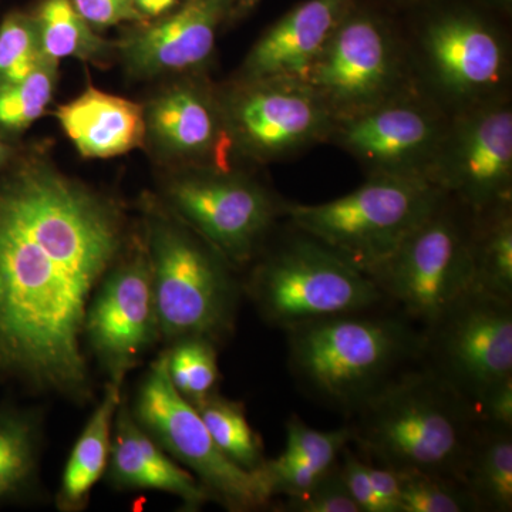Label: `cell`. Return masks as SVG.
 I'll return each instance as SVG.
<instances>
[{"label":"cell","mask_w":512,"mask_h":512,"mask_svg":"<svg viewBox=\"0 0 512 512\" xmlns=\"http://www.w3.org/2000/svg\"><path fill=\"white\" fill-rule=\"evenodd\" d=\"M119 208L43 164L0 183V367L84 399L87 309L119 261Z\"/></svg>","instance_id":"6da1fadb"},{"label":"cell","mask_w":512,"mask_h":512,"mask_svg":"<svg viewBox=\"0 0 512 512\" xmlns=\"http://www.w3.org/2000/svg\"><path fill=\"white\" fill-rule=\"evenodd\" d=\"M478 421L473 406L420 362L363 403L348 426L367 463L463 483Z\"/></svg>","instance_id":"7a4b0ae2"},{"label":"cell","mask_w":512,"mask_h":512,"mask_svg":"<svg viewBox=\"0 0 512 512\" xmlns=\"http://www.w3.org/2000/svg\"><path fill=\"white\" fill-rule=\"evenodd\" d=\"M416 89L448 116L512 97L510 20L476 0L397 10Z\"/></svg>","instance_id":"3957f363"},{"label":"cell","mask_w":512,"mask_h":512,"mask_svg":"<svg viewBox=\"0 0 512 512\" xmlns=\"http://www.w3.org/2000/svg\"><path fill=\"white\" fill-rule=\"evenodd\" d=\"M379 309L285 330L289 373L299 389L346 419L423 357V329Z\"/></svg>","instance_id":"277c9868"},{"label":"cell","mask_w":512,"mask_h":512,"mask_svg":"<svg viewBox=\"0 0 512 512\" xmlns=\"http://www.w3.org/2000/svg\"><path fill=\"white\" fill-rule=\"evenodd\" d=\"M248 266L242 291L268 325L282 330L386 305L369 275L288 220Z\"/></svg>","instance_id":"5b68a950"},{"label":"cell","mask_w":512,"mask_h":512,"mask_svg":"<svg viewBox=\"0 0 512 512\" xmlns=\"http://www.w3.org/2000/svg\"><path fill=\"white\" fill-rule=\"evenodd\" d=\"M147 248L160 335L228 339L242 291L231 262L180 218L154 222Z\"/></svg>","instance_id":"8992f818"},{"label":"cell","mask_w":512,"mask_h":512,"mask_svg":"<svg viewBox=\"0 0 512 512\" xmlns=\"http://www.w3.org/2000/svg\"><path fill=\"white\" fill-rule=\"evenodd\" d=\"M333 120L349 119L416 89L399 12L353 0L309 73Z\"/></svg>","instance_id":"52a82bcc"},{"label":"cell","mask_w":512,"mask_h":512,"mask_svg":"<svg viewBox=\"0 0 512 512\" xmlns=\"http://www.w3.org/2000/svg\"><path fill=\"white\" fill-rule=\"evenodd\" d=\"M474 224L476 214L443 192L426 220L367 275L386 303L424 329L473 286Z\"/></svg>","instance_id":"ba28073f"},{"label":"cell","mask_w":512,"mask_h":512,"mask_svg":"<svg viewBox=\"0 0 512 512\" xmlns=\"http://www.w3.org/2000/svg\"><path fill=\"white\" fill-rule=\"evenodd\" d=\"M441 195L426 180L365 178L359 188L336 200L288 201L285 220L367 274L426 220Z\"/></svg>","instance_id":"9c48e42d"},{"label":"cell","mask_w":512,"mask_h":512,"mask_svg":"<svg viewBox=\"0 0 512 512\" xmlns=\"http://www.w3.org/2000/svg\"><path fill=\"white\" fill-rule=\"evenodd\" d=\"M171 207L231 262L248 268L278 225L288 201L268 184L234 167H185L167 188Z\"/></svg>","instance_id":"30bf717a"},{"label":"cell","mask_w":512,"mask_h":512,"mask_svg":"<svg viewBox=\"0 0 512 512\" xmlns=\"http://www.w3.org/2000/svg\"><path fill=\"white\" fill-rule=\"evenodd\" d=\"M218 96L235 153L249 163H282L328 144L335 120L308 82L235 79Z\"/></svg>","instance_id":"8fae6325"},{"label":"cell","mask_w":512,"mask_h":512,"mask_svg":"<svg viewBox=\"0 0 512 512\" xmlns=\"http://www.w3.org/2000/svg\"><path fill=\"white\" fill-rule=\"evenodd\" d=\"M421 363L478 413L485 397L512 380V301L471 286L423 329ZM478 417V416H477Z\"/></svg>","instance_id":"7c38bea8"},{"label":"cell","mask_w":512,"mask_h":512,"mask_svg":"<svg viewBox=\"0 0 512 512\" xmlns=\"http://www.w3.org/2000/svg\"><path fill=\"white\" fill-rule=\"evenodd\" d=\"M131 414L168 456L197 474L212 500L231 511L258 510L271 503L258 471L242 470L229 461L215 446L197 409L175 389L167 352L144 376Z\"/></svg>","instance_id":"4fadbf2b"},{"label":"cell","mask_w":512,"mask_h":512,"mask_svg":"<svg viewBox=\"0 0 512 512\" xmlns=\"http://www.w3.org/2000/svg\"><path fill=\"white\" fill-rule=\"evenodd\" d=\"M450 120L446 111L414 89L357 116L333 121L328 144L353 158L365 178L429 181Z\"/></svg>","instance_id":"5bb4252c"},{"label":"cell","mask_w":512,"mask_h":512,"mask_svg":"<svg viewBox=\"0 0 512 512\" xmlns=\"http://www.w3.org/2000/svg\"><path fill=\"white\" fill-rule=\"evenodd\" d=\"M429 183L474 214L512 202V97L451 117Z\"/></svg>","instance_id":"9a60e30c"},{"label":"cell","mask_w":512,"mask_h":512,"mask_svg":"<svg viewBox=\"0 0 512 512\" xmlns=\"http://www.w3.org/2000/svg\"><path fill=\"white\" fill-rule=\"evenodd\" d=\"M84 336L111 380L121 383L161 336L146 245H137L103 279L87 309Z\"/></svg>","instance_id":"2e32d148"},{"label":"cell","mask_w":512,"mask_h":512,"mask_svg":"<svg viewBox=\"0 0 512 512\" xmlns=\"http://www.w3.org/2000/svg\"><path fill=\"white\" fill-rule=\"evenodd\" d=\"M146 123L158 146L187 167H234L232 158L238 154L225 127L218 90L200 73L187 74L158 96Z\"/></svg>","instance_id":"e0dca14e"},{"label":"cell","mask_w":512,"mask_h":512,"mask_svg":"<svg viewBox=\"0 0 512 512\" xmlns=\"http://www.w3.org/2000/svg\"><path fill=\"white\" fill-rule=\"evenodd\" d=\"M234 18L232 0H185L157 23L128 36L121 45L137 76L200 73L210 62L220 26Z\"/></svg>","instance_id":"ac0fdd59"},{"label":"cell","mask_w":512,"mask_h":512,"mask_svg":"<svg viewBox=\"0 0 512 512\" xmlns=\"http://www.w3.org/2000/svg\"><path fill=\"white\" fill-rule=\"evenodd\" d=\"M353 0H305L256 40L237 79L282 77L308 82L313 64Z\"/></svg>","instance_id":"d6986e66"},{"label":"cell","mask_w":512,"mask_h":512,"mask_svg":"<svg viewBox=\"0 0 512 512\" xmlns=\"http://www.w3.org/2000/svg\"><path fill=\"white\" fill-rule=\"evenodd\" d=\"M111 436L109 478L127 490H157L175 495L188 510L212 500L200 481L183 470L141 429L127 406L120 403Z\"/></svg>","instance_id":"ffe728a7"},{"label":"cell","mask_w":512,"mask_h":512,"mask_svg":"<svg viewBox=\"0 0 512 512\" xmlns=\"http://www.w3.org/2000/svg\"><path fill=\"white\" fill-rule=\"evenodd\" d=\"M57 120L80 154L110 158L143 144L146 113L134 101L87 87L79 97L56 111Z\"/></svg>","instance_id":"44dd1931"},{"label":"cell","mask_w":512,"mask_h":512,"mask_svg":"<svg viewBox=\"0 0 512 512\" xmlns=\"http://www.w3.org/2000/svg\"><path fill=\"white\" fill-rule=\"evenodd\" d=\"M120 387L121 382L110 380L103 400L74 444L57 495L60 510L76 511L83 508L90 491L107 470L114 419L121 403Z\"/></svg>","instance_id":"7402d4cb"},{"label":"cell","mask_w":512,"mask_h":512,"mask_svg":"<svg viewBox=\"0 0 512 512\" xmlns=\"http://www.w3.org/2000/svg\"><path fill=\"white\" fill-rule=\"evenodd\" d=\"M478 512L512 511V429L480 420L463 471Z\"/></svg>","instance_id":"603a6c76"},{"label":"cell","mask_w":512,"mask_h":512,"mask_svg":"<svg viewBox=\"0 0 512 512\" xmlns=\"http://www.w3.org/2000/svg\"><path fill=\"white\" fill-rule=\"evenodd\" d=\"M473 286L512 301V202L476 214Z\"/></svg>","instance_id":"cb8c5ba5"},{"label":"cell","mask_w":512,"mask_h":512,"mask_svg":"<svg viewBox=\"0 0 512 512\" xmlns=\"http://www.w3.org/2000/svg\"><path fill=\"white\" fill-rule=\"evenodd\" d=\"M35 19L45 59L59 63L74 57L96 62L106 56L107 43L76 12L70 0H43Z\"/></svg>","instance_id":"d4e9b609"},{"label":"cell","mask_w":512,"mask_h":512,"mask_svg":"<svg viewBox=\"0 0 512 512\" xmlns=\"http://www.w3.org/2000/svg\"><path fill=\"white\" fill-rule=\"evenodd\" d=\"M194 407L215 446L229 461L251 473L264 464V447L249 424L244 404L229 400L217 392Z\"/></svg>","instance_id":"484cf974"},{"label":"cell","mask_w":512,"mask_h":512,"mask_svg":"<svg viewBox=\"0 0 512 512\" xmlns=\"http://www.w3.org/2000/svg\"><path fill=\"white\" fill-rule=\"evenodd\" d=\"M39 433L35 420L16 413L0 414V500L15 497L35 483Z\"/></svg>","instance_id":"4316f807"},{"label":"cell","mask_w":512,"mask_h":512,"mask_svg":"<svg viewBox=\"0 0 512 512\" xmlns=\"http://www.w3.org/2000/svg\"><path fill=\"white\" fill-rule=\"evenodd\" d=\"M168 373L175 389L192 406L218 392L220 367L217 345L211 340L187 338L167 350Z\"/></svg>","instance_id":"83f0119b"},{"label":"cell","mask_w":512,"mask_h":512,"mask_svg":"<svg viewBox=\"0 0 512 512\" xmlns=\"http://www.w3.org/2000/svg\"><path fill=\"white\" fill-rule=\"evenodd\" d=\"M57 66L46 59L26 79L0 84V131L19 133L45 114L55 93Z\"/></svg>","instance_id":"f1b7e54d"},{"label":"cell","mask_w":512,"mask_h":512,"mask_svg":"<svg viewBox=\"0 0 512 512\" xmlns=\"http://www.w3.org/2000/svg\"><path fill=\"white\" fill-rule=\"evenodd\" d=\"M45 60L35 16H6L0 25V84L26 79Z\"/></svg>","instance_id":"f546056e"},{"label":"cell","mask_w":512,"mask_h":512,"mask_svg":"<svg viewBox=\"0 0 512 512\" xmlns=\"http://www.w3.org/2000/svg\"><path fill=\"white\" fill-rule=\"evenodd\" d=\"M402 512H478L466 485L451 478L421 473H399Z\"/></svg>","instance_id":"4dcf8cb0"},{"label":"cell","mask_w":512,"mask_h":512,"mask_svg":"<svg viewBox=\"0 0 512 512\" xmlns=\"http://www.w3.org/2000/svg\"><path fill=\"white\" fill-rule=\"evenodd\" d=\"M352 441L348 423L336 430L319 431L292 414L286 423L284 456L313 457L320 460L339 461L343 448Z\"/></svg>","instance_id":"1f68e13d"},{"label":"cell","mask_w":512,"mask_h":512,"mask_svg":"<svg viewBox=\"0 0 512 512\" xmlns=\"http://www.w3.org/2000/svg\"><path fill=\"white\" fill-rule=\"evenodd\" d=\"M276 511L282 512H360L338 466L320 478L311 490L295 497H286Z\"/></svg>","instance_id":"d6a6232c"},{"label":"cell","mask_w":512,"mask_h":512,"mask_svg":"<svg viewBox=\"0 0 512 512\" xmlns=\"http://www.w3.org/2000/svg\"><path fill=\"white\" fill-rule=\"evenodd\" d=\"M339 470L360 512H386L370 481L366 461L352 451L350 444L340 454Z\"/></svg>","instance_id":"836d02e7"},{"label":"cell","mask_w":512,"mask_h":512,"mask_svg":"<svg viewBox=\"0 0 512 512\" xmlns=\"http://www.w3.org/2000/svg\"><path fill=\"white\" fill-rule=\"evenodd\" d=\"M70 3L94 30L126 22H144L131 0H70Z\"/></svg>","instance_id":"e575fe53"},{"label":"cell","mask_w":512,"mask_h":512,"mask_svg":"<svg viewBox=\"0 0 512 512\" xmlns=\"http://www.w3.org/2000/svg\"><path fill=\"white\" fill-rule=\"evenodd\" d=\"M367 473H369L370 481H372L377 497L380 498L384 505V510L386 512H402V503H400V493H402L400 474L392 470V468L376 466V464L372 463H367Z\"/></svg>","instance_id":"d590c367"},{"label":"cell","mask_w":512,"mask_h":512,"mask_svg":"<svg viewBox=\"0 0 512 512\" xmlns=\"http://www.w3.org/2000/svg\"><path fill=\"white\" fill-rule=\"evenodd\" d=\"M477 416L487 423L512 429V380L501 384L485 397Z\"/></svg>","instance_id":"8d00e7d4"},{"label":"cell","mask_w":512,"mask_h":512,"mask_svg":"<svg viewBox=\"0 0 512 512\" xmlns=\"http://www.w3.org/2000/svg\"><path fill=\"white\" fill-rule=\"evenodd\" d=\"M134 8L146 20L161 19L180 8L185 0H131Z\"/></svg>","instance_id":"74e56055"},{"label":"cell","mask_w":512,"mask_h":512,"mask_svg":"<svg viewBox=\"0 0 512 512\" xmlns=\"http://www.w3.org/2000/svg\"><path fill=\"white\" fill-rule=\"evenodd\" d=\"M476 2L505 19H511L512 0H476Z\"/></svg>","instance_id":"f35d334b"},{"label":"cell","mask_w":512,"mask_h":512,"mask_svg":"<svg viewBox=\"0 0 512 512\" xmlns=\"http://www.w3.org/2000/svg\"><path fill=\"white\" fill-rule=\"evenodd\" d=\"M259 0H232V6H234V15H242L247 10L254 8Z\"/></svg>","instance_id":"ab89813d"},{"label":"cell","mask_w":512,"mask_h":512,"mask_svg":"<svg viewBox=\"0 0 512 512\" xmlns=\"http://www.w3.org/2000/svg\"><path fill=\"white\" fill-rule=\"evenodd\" d=\"M382 2L392 6L393 9L403 10L416 5V3L423 2V0H382Z\"/></svg>","instance_id":"60d3db41"},{"label":"cell","mask_w":512,"mask_h":512,"mask_svg":"<svg viewBox=\"0 0 512 512\" xmlns=\"http://www.w3.org/2000/svg\"><path fill=\"white\" fill-rule=\"evenodd\" d=\"M8 147L5 146V144L0 141V165L3 164V161L6 160V157H8Z\"/></svg>","instance_id":"b9f144b4"}]
</instances>
